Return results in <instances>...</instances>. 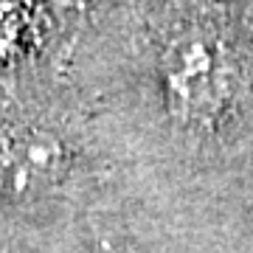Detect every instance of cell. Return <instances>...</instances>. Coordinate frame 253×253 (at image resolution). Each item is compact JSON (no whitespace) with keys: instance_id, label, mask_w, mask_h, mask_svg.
Returning a JSON list of instances; mask_svg holds the SVG:
<instances>
[{"instance_id":"6da1fadb","label":"cell","mask_w":253,"mask_h":253,"mask_svg":"<svg viewBox=\"0 0 253 253\" xmlns=\"http://www.w3.org/2000/svg\"><path fill=\"white\" fill-rule=\"evenodd\" d=\"M149 79L172 132L217 152L253 121V0H141Z\"/></svg>"},{"instance_id":"7a4b0ae2","label":"cell","mask_w":253,"mask_h":253,"mask_svg":"<svg viewBox=\"0 0 253 253\" xmlns=\"http://www.w3.org/2000/svg\"><path fill=\"white\" fill-rule=\"evenodd\" d=\"M90 166L79 110L51 96H14L0 104V208L59 197Z\"/></svg>"},{"instance_id":"277c9868","label":"cell","mask_w":253,"mask_h":253,"mask_svg":"<svg viewBox=\"0 0 253 253\" xmlns=\"http://www.w3.org/2000/svg\"><path fill=\"white\" fill-rule=\"evenodd\" d=\"M124 0H40L54 34V45L71 48L82 28L101 20Z\"/></svg>"},{"instance_id":"5b68a950","label":"cell","mask_w":253,"mask_h":253,"mask_svg":"<svg viewBox=\"0 0 253 253\" xmlns=\"http://www.w3.org/2000/svg\"><path fill=\"white\" fill-rule=\"evenodd\" d=\"M87 253H141L135 245L124 239V236H116V234H99L93 239L90 251Z\"/></svg>"},{"instance_id":"3957f363","label":"cell","mask_w":253,"mask_h":253,"mask_svg":"<svg viewBox=\"0 0 253 253\" xmlns=\"http://www.w3.org/2000/svg\"><path fill=\"white\" fill-rule=\"evenodd\" d=\"M45 45H54V34L40 0H0V73Z\"/></svg>"}]
</instances>
